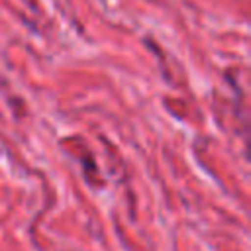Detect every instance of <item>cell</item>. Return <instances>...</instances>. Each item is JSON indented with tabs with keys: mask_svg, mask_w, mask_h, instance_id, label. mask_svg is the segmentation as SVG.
I'll list each match as a JSON object with an SVG mask.
<instances>
[]
</instances>
